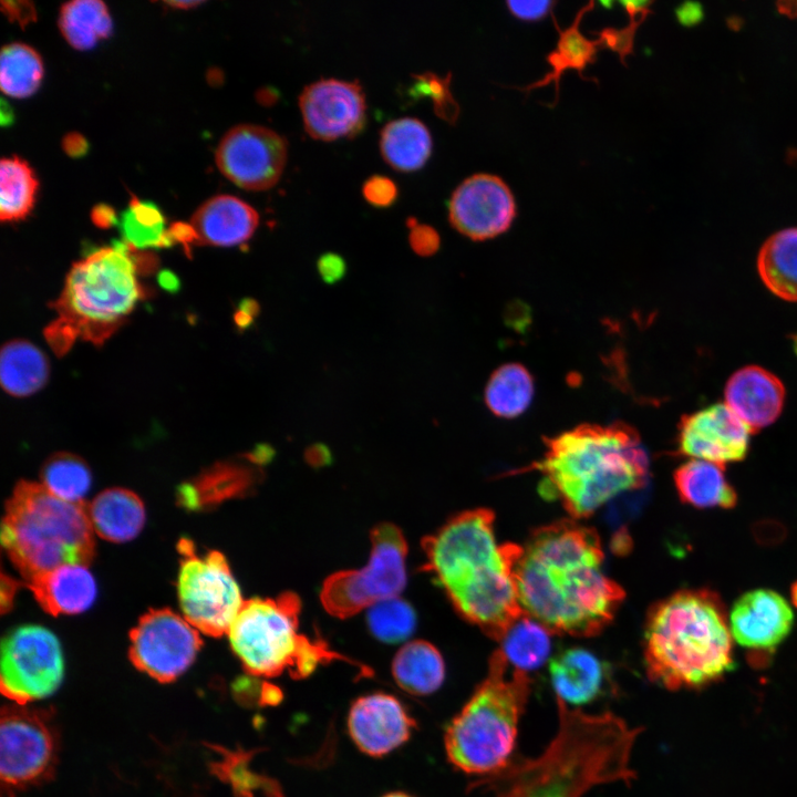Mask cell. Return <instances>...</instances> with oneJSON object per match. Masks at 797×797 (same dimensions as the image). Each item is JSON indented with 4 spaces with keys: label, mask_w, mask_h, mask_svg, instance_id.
Masks as SVG:
<instances>
[{
    "label": "cell",
    "mask_w": 797,
    "mask_h": 797,
    "mask_svg": "<svg viewBox=\"0 0 797 797\" xmlns=\"http://www.w3.org/2000/svg\"><path fill=\"white\" fill-rule=\"evenodd\" d=\"M603 559L597 531L576 519L534 530L516 563L524 613L552 634H599L625 597L605 575Z\"/></svg>",
    "instance_id": "cell-1"
},
{
    "label": "cell",
    "mask_w": 797,
    "mask_h": 797,
    "mask_svg": "<svg viewBox=\"0 0 797 797\" xmlns=\"http://www.w3.org/2000/svg\"><path fill=\"white\" fill-rule=\"evenodd\" d=\"M556 703L558 729L546 749L477 782L480 797H582L594 786L635 778L630 758L641 728L611 712L591 715L559 697Z\"/></svg>",
    "instance_id": "cell-2"
},
{
    "label": "cell",
    "mask_w": 797,
    "mask_h": 797,
    "mask_svg": "<svg viewBox=\"0 0 797 797\" xmlns=\"http://www.w3.org/2000/svg\"><path fill=\"white\" fill-rule=\"evenodd\" d=\"M488 508L463 511L422 541L425 569L455 610L499 642L524 613L516 582L521 546L499 544Z\"/></svg>",
    "instance_id": "cell-3"
},
{
    "label": "cell",
    "mask_w": 797,
    "mask_h": 797,
    "mask_svg": "<svg viewBox=\"0 0 797 797\" xmlns=\"http://www.w3.org/2000/svg\"><path fill=\"white\" fill-rule=\"evenodd\" d=\"M542 457L527 469L541 475L540 494L583 519L649 478V458L634 428L622 422L581 424L546 439Z\"/></svg>",
    "instance_id": "cell-4"
},
{
    "label": "cell",
    "mask_w": 797,
    "mask_h": 797,
    "mask_svg": "<svg viewBox=\"0 0 797 797\" xmlns=\"http://www.w3.org/2000/svg\"><path fill=\"white\" fill-rule=\"evenodd\" d=\"M727 613L711 589H683L648 612L643 656L649 679L672 691L701 689L734 669Z\"/></svg>",
    "instance_id": "cell-5"
},
{
    "label": "cell",
    "mask_w": 797,
    "mask_h": 797,
    "mask_svg": "<svg viewBox=\"0 0 797 797\" xmlns=\"http://www.w3.org/2000/svg\"><path fill=\"white\" fill-rule=\"evenodd\" d=\"M124 241H113L74 262L52 303L55 318L43 334L58 356L76 340L101 346L127 320L146 296L138 280L154 268L151 256L137 255Z\"/></svg>",
    "instance_id": "cell-6"
},
{
    "label": "cell",
    "mask_w": 797,
    "mask_h": 797,
    "mask_svg": "<svg viewBox=\"0 0 797 797\" xmlns=\"http://www.w3.org/2000/svg\"><path fill=\"white\" fill-rule=\"evenodd\" d=\"M510 667L496 649L489 656L486 676L445 731L447 758L466 774L488 776L510 763L519 720L531 691L528 673Z\"/></svg>",
    "instance_id": "cell-7"
},
{
    "label": "cell",
    "mask_w": 797,
    "mask_h": 797,
    "mask_svg": "<svg viewBox=\"0 0 797 797\" xmlns=\"http://www.w3.org/2000/svg\"><path fill=\"white\" fill-rule=\"evenodd\" d=\"M87 505L63 500L41 483L21 480L6 505L1 544L25 580L94 557Z\"/></svg>",
    "instance_id": "cell-8"
},
{
    "label": "cell",
    "mask_w": 797,
    "mask_h": 797,
    "mask_svg": "<svg viewBox=\"0 0 797 797\" xmlns=\"http://www.w3.org/2000/svg\"><path fill=\"white\" fill-rule=\"evenodd\" d=\"M301 601L293 592L245 601L227 634L244 667L258 676L288 671L303 677L323 661L340 658L321 641L299 632Z\"/></svg>",
    "instance_id": "cell-9"
},
{
    "label": "cell",
    "mask_w": 797,
    "mask_h": 797,
    "mask_svg": "<svg viewBox=\"0 0 797 797\" xmlns=\"http://www.w3.org/2000/svg\"><path fill=\"white\" fill-rule=\"evenodd\" d=\"M406 540L397 526L376 525L371 531L368 563L361 569L338 571L323 582L320 600L327 612L345 619L398 597L406 584Z\"/></svg>",
    "instance_id": "cell-10"
},
{
    "label": "cell",
    "mask_w": 797,
    "mask_h": 797,
    "mask_svg": "<svg viewBox=\"0 0 797 797\" xmlns=\"http://www.w3.org/2000/svg\"><path fill=\"white\" fill-rule=\"evenodd\" d=\"M178 550V599L184 618L207 635L227 633L245 600L225 556L214 550L199 557L188 539L179 541Z\"/></svg>",
    "instance_id": "cell-11"
},
{
    "label": "cell",
    "mask_w": 797,
    "mask_h": 797,
    "mask_svg": "<svg viewBox=\"0 0 797 797\" xmlns=\"http://www.w3.org/2000/svg\"><path fill=\"white\" fill-rule=\"evenodd\" d=\"M64 673L56 636L40 625H23L1 643L0 686L2 694L19 705L54 693Z\"/></svg>",
    "instance_id": "cell-12"
},
{
    "label": "cell",
    "mask_w": 797,
    "mask_h": 797,
    "mask_svg": "<svg viewBox=\"0 0 797 797\" xmlns=\"http://www.w3.org/2000/svg\"><path fill=\"white\" fill-rule=\"evenodd\" d=\"M55 736L43 712L11 705L0 722V776L9 788H22L53 769Z\"/></svg>",
    "instance_id": "cell-13"
},
{
    "label": "cell",
    "mask_w": 797,
    "mask_h": 797,
    "mask_svg": "<svg viewBox=\"0 0 797 797\" xmlns=\"http://www.w3.org/2000/svg\"><path fill=\"white\" fill-rule=\"evenodd\" d=\"M130 639L133 664L159 682H170L185 672L203 644L198 630L169 609L147 612Z\"/></svg>",
    "instance_id": "cell-14"
},
{
    "label": "cell",
    "mask_w": 797,
    "mask_h": 797,
    "mask_svg": "<svg viewBox=\"0 0 797 797\" xmlns=\"http://www.w3.org/2000/svg\"><path fill=\"white\" fill-rule=\"evenodd\" d=\"M287 156L284 136L262 125L239 124L221 137L216 149V164L237 186L262 190L278 182Z\"/></svg>",
    "instance_id": "cell-15"
},
{
    "label": "cell",
    "mask_w": 797,
    "mask_h": 797,
    "mask_svg": "<svg viewBox=\"0 0 797 797\" xmlns=\"http://www.w3.org/2000/svg\"><path fill=\"white\" fill-rule=\"evenodd\" d=\"M516 217L509 186L497 175L479 173L465 178L453 192L448 219L460 234L475 241L507 231Z\"/></svg>",
    "instance_id": "cell-16"
},
{
    "label": "cell",
    "mask_w": 797,
    "mask_h": 797,
    "mask_svg": "<svg viewBox=\"0 0 797 797\" xmlns=\"http://www.w3.org/2000/svg\"><path fill=\"white\" fill-rule=\"evenodd\" d=\"M299 106L307 133L317 139L353 137L365 125V94L358 80H317L303 87Z\"/></svg>",
    "instance_id": "cell-17"
},
{
    "label": "cell",
    "mask_w": 797,
    "mask_h": 797,
    "mask_svg": "<svg viewBox=\"0 0 797 797\" xmlns=\"http://www.w3.org/2000/svg\"><path fill=\"white\" fill-rule=\"evenodd\" d=\"M751 431L726 404L715 403L681 417L677 452L693 459L725 466L743 460Z\"/></svg>",
    "instance_id": "cell-18"
},
{
    "label": "cell",
    "mask_w": 797,
    "mask_h": 797,
    "mask_svg": "<svg viewBox=\"0 0 797 797\" xmlns=\"http://www.w3.org/2000/svg\"><path fill=\"white\" fill-rule=\"evenodd\" d=\"M729 629L742 646L758 653L773 652L790 633L794 613L787 600L770 589L741 596L729 614Z\"/></svg>",
    "instance_id": "cell-19"
},
{
    "label": "cell",
    "mask_w": 797,
    "mask_h": 797,
    "mask_svg": "<svg viewBox=\"0 0 797 797\" xmlns=\"http://www.w3.org/2000/svg\"><path fill=\"white\" fill-rule=\"evenodd\" d=\"M415 722L394 696L373 693L355 700L348 714V731L365 754L383 756L405 743Z\"/></svg>",
    "instance_id": "cell-20"
},
{
    "label": "cell",
    "mask_w": 797,
    "mask_h": 797,
    "mask_svg": "<svg viewBox=\"0 0 797 797\" xmlns=\"http://www.w3.org/2000/svg\"><path fill=\"white\" fill-rule=\"evenodd\" d=\"M785 387L772 372L757 365L737 370L725 386V404L751 433L770 425L782 413Z\"/></svg>",
    "instance_id": "cell-21"
},
{
    "label": "cell",
    "mask_w": 797,
    "mask_h": 797,
    "mask_svg": "<svg viewBox=\"0 0 797 797\" xmlns=\"http://www.w3.org/2000/svg\"><path fill=\"white\" fill-rule=\"evenodd\" d=\"M189 224L195 231L196 244L231 247L251 238L259 224V215L245 200L225 194L201 204Z\"/></svg>",
    "instance_id": "cell-22"
},
{
    "label": "cell",
    "mask_w": 797,
    "mask_h": 797,
    "mask_svg": "<svg viewBox=\"0 0 797 797\" xmlns=\"http://www.w3.org/2000/svg\"><path fill=\"white\" fill-rule=\"evenodd\" d=\"M42 609L52 614H73L89 609L96 596L92 573L83 565H65L27 580Z\"/></svg>",
    "instance_id": "cell-23"
},
{
    "label": "cell",
    "mask_w": 797,
    "mask_h": 797,
    "mask_svg": "<svg viewBox=\"0 0 797 797\" xmlns=\"http://www.w3.org/2000/svg\"><path fill=\"white\" fill-rule=\"evenodd\" d=\"M549 674L556 697L571 705L594 701L602 694L607 681L602 661L581 648H571L555 656Z\"/></svg>",
    "instance_id": "cell-24"
},
{
    "label": "cell",
    "mask_w": 797,
    "mask_h": 797,
    "mask_svg": "<svg viewBox=\"0 0 797 797\" xmlns=\"http://www.w3.org/2000/svg\"><path fill=\"white\" fill-rule=\"evenodd\" d=\"M593 7V2H588L586 6H583L577 12L573 22L565 30H561L559 28L556 18L553 17V14H551L556 30L559 33L556 49L548 53L546 58L548 64L551 66V71L540 80H537L527 86L520 87V91L530 92L531 90L540 89L553 82L556 95L555 102L550 105L552 107L558 102L560 79L565 71L575 70L579 73V76L582 80H592L586 77L582 72L588 64H592L596 62L597 52L600 46L597 40H589L584 35H582L579 30V25L584 14L591 11ZM592 81L598 83L597 80Z\"/></svg>",
    "instance_id": "cell-25"
},
{
    "label": "cell",
    "mask_w": 797,
    "mask_h": 797,
    "mask_svg": "<svg viewBox=\"0 0 797 797\" xmlns=\"http://www.w3.org/2000/svg\"><path fill=\"white\" fill-rule=\"evenodd\" d=\"M87 515L93 531L114 542L133 539L145 521L142 500L124 488H110L100 493L87 505Z\"/></svg>",
    "instance_id": "cell-26"
},
{
    "label": "cell",
    "mask_w": 797,
    "mask_h": 797,
    "mask_svg": "<svg viewBox=\"0 0 797 797\" xmlns=\"http://www.w3.org/2000/svg\"><path fill=\"white\" fill-rule=\"evenodd\" d=\"M679 497L697 508H733L737 494L725 476V466L702 459H689L673 475Z\"/></svg>",
    "instance_id": "cell-27"
},
{
    "label": "cell",
    "mask_w": 797,
    "mask_h": 797,
    "mask_svg": "<svg viewBox=\"0 0 797 797\" xmlns=\"http://www.w3.org/2000/svg\"><path fill=\"white\" fill-rule=\"evenodd\" d=\"M50 376L46 355L24 339H13L0 352V383L14 397H25L40 391Z\"/></svg>",
    "instance_id": "cell-28"
},
{
    "label": "cell",
    "mask_w": 797,
    "mask_h": 797,
    "mask_svg": "<svg viewBox=\"0 0 797 797\" xmlns=\"http://www.w3.org/2000/svg\"><path fill=\"white\" fill-rule=\"evenodd\" d=\"M433 141L427 126L415 117H400L387 122L380 133V149L384 161L394 169H420L432 153Z\"/></svg>",
    "instance_id": "cell-29"
},
{
    "label": "cell",
    "mask_w": 797,
    "mask_h": 797,
    "mask_svg": "<svg viewBox=\"0 0 797 797\" xmlns=\"http://www.w3.org/2000/svg\"><path fill=\"white\" fill-rule=\"evenodd\" d=\"M397 685L414 695L436 691L445 677V664L439 651L429 642L414 640L404 644L392 662Z\"/></svg>",
    "instance_id": "cell-30"
},
{
    "label": "cell",
    "mask_w": 797,
    "mask_h": 797,
    "mask_svg": "<svg viewBox=\"0 0 797 797\" xmlns=\"http://www.w3.org/2000/svg\"><path fill=\"white\" fill-rule=\"evenodd\" d=\"M758 273L777 297L797 301V227L772 235L760 248Z\"/></svg>",
    "instance_id": "cell-31"
},
{
    "label": "cell",
    "mask_w": 797,
    "mask_h": 797,
    "mask_svg": "<svg viewBox=\"0 0 797 797\" xmlns=\"http://www.w3.org/2000/svg\"><path fill=\"white\" fill-rule=\"evenodd\" d=\"M59 28L70 45L89 50L113 29L106 4L100 0H74L60 9Z\"/></svg>",
    "instance_id": "cell-32"
},
{
    "label": "cell",
    "mask_w": 797,
    "mask_h": 797,
    "mask_svg": "<svg viewBox=\"0 0 797 797\" xmlns=\"http://www.w3.org/2000/svg\"><path fill=\"white\" fill-rule=\"evenodd\" d=\"M534 390L529 371L519 363H508L498 368L489 377L485 402L495 415L511 418L529 407Z\"/></svg>",
    "instance_id": "cell-33"
},
{
    "label": "cell",
    "mask_w": 797,
    "mask_h": 797,
    "mask_svg": "<svg viewBox=\"0 0 797 797\" xmlns=\"http://www.w3.org/2000/svg\"><path fill=\"white\" fill-rule=\"evenodd\" d=\"M552 633L535 619L522 614L498 642L514 669L529 672L542 665L550 653Z\"/></svg>",
    "instance_id": "cell-34"
},
{
    "label": "cell",
    "mask_w": 797,
    "mask_h": 797,
    "mask_svg": "<svg viewBox=\"0 0 797 797\" xmlns=\"http://www.w3.org/2000/svg\"><path fill=\"white\" fill-rule=\"evenodd\" d=\"M38 180L29 164L18 157H3L0 162V219H24L33 208Z\"/></svg>",
    "instance_id": "cell-35"
},
{
    "label": "cell",
    "mask_w": 797,
    "mask_h": 797,
    "mask_svg": "<svg viewBox=\"0 0 797 797\" xmlns=\"http://www.w3.org/2000/svg\"><path fill=\"white\" fill-rule=\"evenodd\" d=\"M43 64L39 53L28 44H7L0 55V87L12 97H28L40 86Z\"/></svg>",
    "instance_id": "cell-36"
},
{
    "label": "cell",
    "mask_w": 797,
    "mask_h": 797,
    "mask_svg": "<svg viewBox=\"0 0 797 797\" xmlns=\"http://www.w3.org/2000/svg\"><path fill=\"white\" fill-rule=\"evenodd\" d=\"M123 241L133 250L169 247L165 218L159 208L132 196L120 219Z\"/></svg>",
    "instance_id": "cell-37"
},
{
    "label": "cell",
    "mask_w": 797,
    "mask_h": 797,
    "mask_svg": "<svg viewBox=\"0 0 797 797\" xmlns=\"http://www.w3.org/2000/svg\"><path fill=\"white\" fill-rule=\"evenodd\" d=\"M41 484L63 500L82 503L91 485V473L79 456L58 453L45 460L41 469Z\"/></svg>",
    "instance_id": "cell-38"
},
{
    "label": "cell",
    "mask_w": 797,
    "mask_h": 797,
    "mask_svg": "<svg viewBox=\"0 0 797 797\" xmlns=\"http://www.w3.org/2000/svg\"><path fill=\"white\" fill-rule=\"evenodd\" d=\"M368 624L372 634L386 643L403 641L413 632L416 617L413 608L398 597L371 607Z\"/></svg>",
    "instance_id": "cell-39"
},
{
    "label": "cell",
    "mask_w": 797,
    "mask_h": 797,
    "mask_svg": "<svg viewBox=\"0 0 797 797\" xmlns=\"http://www.w3.org/2000/svg\"><path fill=\"white\" fill-rule=\"evenodd\" d=\"M413 95L429 97L433 102L435 114L449 124H455L460 113V107L451 91L452 73L445 77L434 72L426 71L421 74H412Z\"/></svg>",
    "instance_id": "cell-40"
},
{
    "label": "cell",
    "mask_w": 797,
    "mask_h": 797,
    "mask_svg": "<svg viewBox=\"0 0 797 797\" xmlns=\"http://www.w3.org/2000/svg\"><path fill=\"white\" fill-rule=\"evenodd\" d=\"M642 22H629L628 25L615 29L604 28L594 32L598 35L600 49H609L619 54L620 61L625 64V58L633 53L634 37Z\"/></svg>",
    "instance_id": "cell-41"
},
{
    "label": "cell",
    "mask_w": 797,
    "mask_h": 797,
    "mask_svg": "<svg viewBox=\"0 0 797 797\" xmlns=\"http://www.w3.org/2000/svg\"><path fill=\"white\" fill-rule=\"evenodd\" d=\"M410 228L408 241L415 253L422 257L434 255L439 248V235L432 226L420 224L416 218L410 217L406 221Z\"/></svg>",
    "instance_id": "cell-42"
},
{
    "label": "cell",
    "mask_w": 797,
    "mask_h": 797,
    "mask_svg": "<svg viewBox=\"0 0 797 797\" xmlns=\"http://www.w3.org/2000/svg\"><path fill=\"white\" fill-rule=\"evenodd\" d=\"M364 198L373 206L387 207L397 198V186L387 176L372 175L362 186Z\"/></svg>",
    "instance_id": "cell-43"
},
{
    "label": "cell",
    "mask_w": 797,
    "mask_h": 797,
    "mask_svg": "<svg viewBox=\"0 0 797 797\" xmlns=\"http://www.w3.org/2000/svg\"><path fill=\"white\" fill-rule=\"evenodd\" d=\"M556 4L555 1H515L506 2L509 12L522 21H538L544 19Z\"/></svg>",
    "instance_id": "cell-44"
},
{
    "label": "cell",
    "mask_w": 797,
    "mask_h": 797,
    "mask_svg": "<svg viewBox=\"0 0 797 797\" xmlns=\"http://www.w3.org/2000/svg\"><path fill=\"white\" fill-rule=\"evenodd\" d=\"M317 269L324 283L333 284L344 278L346 262L339 253L325 252L318 258Z\"/></svg>",
    "instance_id": "cell-45"
},
{
    "label": "cell",
    "mask_w": 797,
    "mask_h": 797,
    "mask_svg": "<svg viewBox=\"0 0 797 797\" xmlns=\"http://www.w3.org/2000/svg\"><path fill=\"white\" fill-rule=\"evenodd\" d=\"M2 11L10 20H15L20 25H25L35 19V9L28 1H1Z\"/></svg>",
    "instance_id": "cell-46"
},
{
    "label": "cell",
    "mask_w": 797,
    "mask_h": 797,
    "mask_svg": "<svg viewBox=\"0 0 797 797\" xmlns=\"http://www.w3.org/2000/svg\"><path fill=\"white\" fill-rule=\"evenodd\" d=\"M676 17L684 25H692L702 18L701 6L696 2H685L676 9Z\"/></svg>",
    "instance_id": "cell-47"
},
{
    "label": "cell",
    "mask_w": 797,
    "mask_h": 797,
    "mask_svg": "<svg viewBox=\"0 0 797 797\" xmlns=\"http://www.w3.org/2000/svg\"><path fill=\"white\" fill-rule=\"evenodd\" d=\"M623 9L628 13L630 22H643L650 13L651 1H622Z\"/></svg>",
    "instance_id": "cell-48"
},
{
    "label": "cell",
    "mask_w": 797,
    "mask_h": 797,
    "mask_svg": "<svg viewBox=\"0 0 797 797\" xmlns=\"http://www.w3.org/2000/svg\"><path fill=\"white\" fill-rule=\"evenodd\" d=\"M93 222L100 228H108L116 222L114 210L107 205H96L91 214Z\"/></svg>",
    "instance_id": "cell-49"
},
{
    "label": "cell",
    "mask_w": 797,
    "mask_h": 797,
    "mask_svg": "<svg viewBox=\"0 0 797 797\" xmlns=\"http://www.w3.org/2000/svg\"><path fill=\"white\" fill-rule=\"evenodd\" d=\"M63 147L71 156H80L85 153L86 142L79 134H69L63 141Z\"/></svg>",
    "instance_id": "cell-50"
},
{
    "label": "cell",
    "mask_w": 797,
    "mask_h": 797,
    "mask_svg": "<svg viewBox=\"0 0 797 797\" xmlns=\"http://www.w3.org/2000/svg\"><path fill=\"white\" fill-rule=\"evenodd\" d=\"M307 459L312 464H323L330 459V453L324 445L315 444L311 446L306 453Z\"/></svg>",
    "instance_id": "cell-51"
},
{
    "label": "cell",
    "mask_w": 797,
    "mask_h": 797,
    "mask_svg": "<svg viewBox=\"0 0 797 797\" xmlns=\"http://www.w3.org/2000/svg\"><path fill=\"white\" fill-rule=\"evenodd\" d=\"M2 596H1V608L2 612H4L10 604L12 603V597L15 592L17 582L13 581L11 578L6 577V575H2Z\"/></svg>",
    "instance_id": "cell-52"
},
{
    "label": "cell",
    "mask_w": 797,
    "mask_h": 797,
    "mask_svg": "<svg viewBox=\"0 0 797 797\" xmlns=\"http://www.w3.org/2000/svg\"><path fill=\"white\" fill-rule=\"evenodd\" d=\"M238 309L256 318L260 313V304L257 300L245 298L239 302Z\"/></svg>",
    "instance_id": "cell-53"
},
{
    "label": "cell",
    "mask_w": 797,
    "mask_h": 797,
    "mask_svg": "<svg viewBox=\"0 0 797 797\" xmlns=\"http://www.w3.org/2000/svg\"><path fill=\"white\" fill-rule=\"evenodd\" d=\"M253 320L255 318L239 309L234 314V321L240 330L248 329L253 323Z\"/></svg>",
    "instance_id": "cell-54"
},
{
    "label": "cell",
    "mask_w": 797,
    "mask_h": 797,
    "mask_svg": "<svg viewBox=\"0 0 797 797\" xmlns=\"http://www.w3.org/2000/svg\"><path fill=\"white\" fill-rule=\"evenodd\" d=\"M278 95L276 93V90L271 87L261 89L258 92V100L262 102L263 104H271L277 100Z\"/></svg>",
    "instance_id": "cell-55"
},
{
    "label": "cell",
    "mask_w": 797,
    "mask_h": 797,
    "mask_svg": "<svg viewBox=\"0 0 797 797\" xmlns=\"http://www.w3.org/2000/svg\"><path fill=\"white\" fill-rule=\"evenodd\" d=\"M165 3L174 9H190L200 3L201 1H165Z\"/></svg>",
    "instance_id": "cell-56"
},
{
    "label": "cell",
    "mask_w": 797,
    "mask_h": 797,
    "mask_svg": "<svg viewBox=\"0 0 797 797\" xmlns=\"http://www.w3.org/2000/svg\"><path fill=\"white\" fill-rule=\"evenodd\" d=\"M780 11L788 15L797 17V1H786L778 3Z\"/></svg>",
    "instance_id": "cell-57"
},
{
    "label": "cell",
    "mask_w": 797,
    "mask_h": 797,
    "mask_svg": "<svg viewBox=\"0 0 797 797\" xmlns=\"http://www.w3.org/2000/svg\"><path fill=\"white\" fill-rule=\"evenodd\" d=\"M161 281H162V284H163L166 289H172V288L175 289V288L177 287V279H176V277H175L174 275H172V273H168L167 271L164 272V273H162V276H161Z\"/></svg>",
    "instance_id": "cell-58"
},
{
    "label": "cell",
    "mask_w": 797,
    "mask_h": 797,
    "mask_svg": "<svg viewBox=\"0 0 797 797\" xmlns=\"http://www.w3.org/2000/svg\"><path fill=\"white\" fill-rule=\"evenodd\" d=\"M790 597L793 603L797 607V581L790 588Z\"/></svg>",
    "instance_id": "cell-59"
},
{
    "label": "cell",
    "mask_w": 797,
    "mask_h": 797,
    "mask_svg": "<svg viewBox=\"0 0 797 797\" xmlns=\"http://www.w3.org/2000/svg\"><path fill=\"white\" fill-rule=\"evenodd\" d=\"M382 797H412V796H410L405 793H402V791H394V793H389Z\"/></svg>",
    "instance_id": "cell-60"
},
{
    "label": "cell",
    "mask_w": 797,
    "mask_h": 797,
    "mask_svg": "<svg viewBox=\"0 0 797 797\" xmlns=\"http://www.w3.org/2000/svg\"><path fill=\"white\" fill-rule=\"evenodd\" d=\"M791 341H793L794 351L797 354V334L791 337Z\"/></svg>",
    "instance_id": "cell-61"
}]
</instances>
